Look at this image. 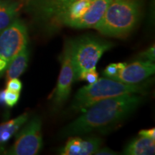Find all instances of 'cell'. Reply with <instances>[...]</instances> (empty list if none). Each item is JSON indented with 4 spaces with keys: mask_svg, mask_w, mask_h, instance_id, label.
Listing matches in <instances>:
<instances>
[{
    "mask_svg": "<svg viewBox=\"0 0 155 155\" xmlns=\"http://www.w3.org/2000/svg\"><path fill=\"white\" fill-rule=\"evenodd\" d=\"M141 95H122L95 103L78 119L64 127L61 136L70 137L87 134L119 123L139 107L144 100Z\"/></svg>",
    "mask_w": 155,
    "mask_h": 155,
    "instance_id": "6da1fadb",
    "label": "cell"
},
{
    "mask_svg": "<svg viewBox=\"0 0 155 155\" xmlns=\"http://www.w3.org/2000/svg\"><path fill=\"white\" fill-rule=\"evenodd\" d=\"M142 10L141 0H111L95 29L113 38L127 36L138 24Z\"/></svg>",
    "mask_w": 155,
    "mask_h": 155,
    "instance_id": "7a4b0ae2",
    "label": "cell"
},
{
    "mask_svg": "<svg viewBox=\"0 0 155 155\" xmlns=\"http://www.w3.org/2000/svg\"><path fill=\"white\" fill-rule=\"evenodd\" d=\"M146 84H127L109 78L98 79L92 84L81 88L75 94L71 104V112L84 111L100 101L122 95L142 94L147 89Z\"/></svg>",
    "mask_w": 155,
    "mask_h": 155,
    "instance_id": "3957f363",
    "label": "cell"
},
{
    "mask_svg": "<svg viewBox=\"0 0 155 155\" xmlns=\"http://www.w3.org/2000/svg\"><path fill=\"white\" fill-rule=\"evenodd\" d=\"M68 41L74 69V81H78L81 73L96 69L104 53L114 46L113 42L92 35L79 37Z\"/></svg>",
    "mask_w": 155,
    "mask_h": 155,
    "instance_id": "277c9868",
    "label": "cell"
},
{
    "mask_svg": "<svg viewBox=\"0 0 155 155\" xmlns=\"http://www.w3.org/2000/svg\"><path fill=\"white\" fill-rule=\"evenodd\" d=\"M17 133L14 144L6 152L9 155H35L42 147V121L38 116L26 121Z\"/></svg>",
    "mask_w": 155,
    "mask_h": 155,
    "instance_id": "5b68a950",
    "label": "cell"
},
{
    "mask_svg": "<svg viewBox=\"0 0 155 155\" xmlns=\"http://www.w3.org/2000/svg\"><path fill=\"white\" fill-rule=\"evenodd\" d=\"M28 35L22 21L15 19L0 32V58L8 64L28 45Z\"/></svg>",
    "mask_w": 155,
    "mask_h": 155,
    "instance_id": "8992f818",
    "label": "cell"
},
{
    "mask_svg": "<svg viewBox=\"0 0 155 155\" xmlns=\"http://www.w3.org/2000/svg\"><path fill=\"white\" fill-rule=\"evenodd\" d=\"M61 70L53 100L54 111H59L68 99L74 81V69L69 41L65 42L61 55Z\"/></svg>",
    "mask_w": 155,
    "mask_h": 155,
    "instance_id": "52a82bcc",
    "label": "cell"
},
{
    "mask_svg": "<svg viewBox=\"0 0 155 155\" xmlns=\"http://www.w3.org/2000/svg\"><path fill=\"white\" fill-rule=\"evenodd\" d=\"M154 62L138 60L127 64L112 79L127 84H139L154 74Z\"/></svg>",
    "mask_w": 155,
    "mask_h": 155,
    "instance_id": "ba28073f",
    "label": "cell"
},
{
    "mask_svg": "<svg viewBox=\"0 0 155 155\" xmlns=\"http://www.w3.org/2000/svg\"><path fill=\"white\" fill-rule=\"evenodd\" d=\"M78 0H30L28 10L39 20L51 22L70 5Z\"/></svg>",
    "mask_w": 155,
    "mask_h": 155,
    "instance_id": "9c48e42d",
    "label": "cell"
},
{
    "mask_svg": "<svg viewBox=\"0 0 155 155\" xmlns=\"http://www.w3.org/2000/svg\"><path fill=\"white\" fill-rule=\"evenodd\" d=\"M102 144V139L98 137L83 139L73 136L70 137L66 144L60 151V154L61 155L95 154Z\"/></svg>",
    "mask_w": 155,
    "mask_h": 155,
    "instance_id": "30bf717a",
    "label": "cell"
},
{
    "mask_svg": "<svg viewBox=\"0 0 155 155\" xmlns=\"http://www.w3.org/2000/svg\"><path fill=\"white\" fill-rule=\"evenodd\" d=\"M111 0H93L83 16L73 25V28H94L104 16Z\"/></svg>",
    "mask_w": 155,
    "mask_h": 155,
    "instance_id": "8fae6325",
    "label": "cell"
},
{
    "mask_svg": "<svg viewBox=\"0 0 155 155\" xmlns=\"http://www.w3.org/2000/svg\"><path fill=\"white\" fill-rule=\"evenodd\" d=\"M154 140L139 136L129 143L123 153L127 155H152L154 154Z\"/></svg>",
    "mask_w": 155,
    "mask_h": 155,
    "instance_id": "7c38bea8",
    "label": "cell"
},
{
    "mask_svg": "<svg viewBox=\"0 0 155 155\" xmlns=\"http://www.w3.org/2000/svg\"><path fill=\"white\" fill-rule=\"evenodd\" d=\"M19 8V2L0 0V32L16 19Z\"/></svg>",
    "mask_w": 155,
    "mask_h": 155,
    "instance_id": "4fadbf2b",
    "label": "cell"
},
{
    "mask_svg": "<svg viewBox=\"0 0 155 155\" xmlns=\"http://www.w3.org/2000/svg\"><path fill=\"white\" fill-rule=\"evenodd\" d=\"M30 53L28 47H25L22 51H20L12 61L9 63L7 68L6 69V78L7 81L11 78H18L25 72L28 67Z\"/></svg>",
    "mask_w": 155,
    "mask_h": 155,
    "instance_id": "5bb4252c",
    "label": "cell"
},
{
    "mask_svg": "<svg viewBox=\"0 0 155 155\" xmlns=\"http://www.w3.org/2000/svg\"><path fill=\"white\" fill-rule=\"evenodd\" d=\"M29 119L28 113L22 114L14 119L2 124L0 125V145L8 141L13 135L15 134L19 129L26 123Z\"/></svg>",
    "mask_w": 155,
    "mask_h": 155,
    "instance_id": "9a60e30c",
    "label": "cell"
},
{
    "mask_svg": "<svg viewBox=\"0 0 155 155\" xmlns=\"http://www.w3.org/2000/svg\"><path fill=\"white\" fill-rule=\"evenodd\" d=\"M2 98L5 101L6 105L9 107H12L17 104L19 98V92L13 91L9 89H6L5 91L2 93Z\"/></svg>",
    "mask_w": 155,
    "mask_h": 155,
    "instance_id": "2e32d148",
    "label": "cell"
},
{
    "mask_svg": "<svg viewBox=\"0 0 155 155\" xmlns=\"http://www.w3.org/2000/svg\"><path fill=\"white\" fill-rule=\"evenodd\" d=\"M98 79V73L96 69H91L87 71L86 72L81 73L79 77L78 81L86 80L89 84H92L96 82Z\"/></svg>",
    "mask_w": 155,
    "mask_h": 155,
    "instance_id": "e0dca14e",
    "label": "cell"
},
{
    "mask_svg": "<svg viewBox=\"0 0 155 155\" xmlns=\"http://www.w3.org/2000/svg\"><path fill=\"white\" fill-rule=\"evenodd\" d=\"M154 45H153L152 47H150L148 49L144 50V52L139 54L138 58L139 60L141 61H149L154 62L155 53H154Z\"/></svg>",
    "mask_w": 155,
    "mask_h": 155,
    "instance_id": "ac0fdd59",
    "label": "cell"
},
{
    "mask_svg": "<svg viewBox=\"0 0 155 155\" xmlns=\"http://www.w3.org/2000/svg\"><path fill=\"white\" fill-rule=\"evenodd\" d=\"M22 88V82L17 78H11L8 80L7 84V89L16 92H20Z\"/></svg>",
    "mask_w": 155,
    "mask_h": 155,
    "instance_id": "d6986e66",
    "label": "cell"
},
{
    "mask_svg": "<svg viewBox=\"0 0 155 155\" xmlns=\"http://www.w3.org/2000/svg\"><path fill=\"white\" fill-rule=\"evenodd\" d=\"M119 71V69L118 68L117 63H111L106 68L103 74L107 78H113L114 76L117 75Z\"/></svg>",
    "mask_w": 155,
    "mask_h": 155,
    "instance_id": "ffe728a7",
    "label": "cell"
},
{
    "mask_svg": "<svg viewBox=\"0 0 155 155\" xmlns=\"http://www.w3.org/2000/svg\"><path fill=\"white\" fill-rule=\"evenodd\" d=\"M139 135L143 136V137H147V138L154 140L155 139L154 128H153V129H143V130H141L139 132Z\"/></svg>",
    "mask_w": 155,
    "mask_h": 155,
    "instance_id": "44dd1931",
    "label": "cell"
},
{
    "mask_svg": "<svg viewBox=\"0 0 155 155\" xmlns=\"http://www.w3.org/2000/svg\"><path fill=\"white\" fill-rule=\"evenodd\" d=\"M96 155H114L117 154V153L114 152L111 149L108 147H104V148H100L97 152L95 153Z\"/></svg>",
    "mask_w": 155,
    "mask_h": 155,
    "instance_id": "7402d4cb",
    "label": "cell"
},
{
    "mask_svg": "<svg viewBox=\"0 0 155 155\" xmlns=\"http://www.w3.org/2000/svg\"><path fill=\"white\" fill-rule=\"evenodd\" d=\"M8 65L9 64L7 61H5L2 58H0V75L2 74V73L5 72L6 69L7 68Z\"/></svg>",
    "mask_w": 155,
    "mask_h": 155,
    "instance_id": "603a6c76",
    "label": "cell"
}]
</instances>
